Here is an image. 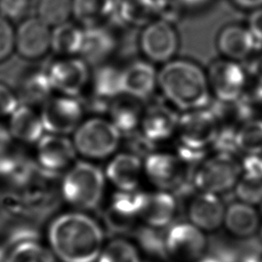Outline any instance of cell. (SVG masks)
Wrapping results in <instances>:
<instances>
[{
	"mask_svg": "<svg viewBox=\"0 0 262 262\" xmlns=\"http://www.w3.org/2000/svg\"><path fill=\"white\" fill-rule=\"evenodd\" d=\"M143 162L134 152H120L106 165L105 177L121 191L137 190L141 181Z\"/></svg>",
	"mask_w": 262,
	"mask_h": 262,
	"instance_id": "cell-16",
	"label": "cell"
},
{
	"mask_svg": "<svg viewBox=\"0 0 262 262\" xmlns=\"http://www.w3.org/2000/svg\"><path fill=\"white\" fill-rule=\"evenodd\" d=\"M166 247L169 257L180 262H196L207 250V237L190 222H177L168 227Z\"/></svg>",
	"mask_w": 262,
	"mask_h": 262,
	"instance_id": "cell-10",
	"label": "cell"
},
{
	"mask_svg": "<svg viewBox=\"0 0 262 262\" xmlns=\"http://www.w3.org/2000/svg\"><path fill=\"white\" fill-rule=\"evenodd\" d=\"M84 107L76 96L59 95L48 98L40 113L45 131L51 134L67 135L75 132L81 124Z\"/></svg>",
	"mask_w": 262,
	"mask_h": 262,
	"instance_id": "cell-8",
	"label": "cell"
},
{
	"mask_svg": "<svg viewBox=\"0 0 262 262\" xmlns=\"http://www.w3.org/2000/svg\"><path fill=\"white\" fill-rule=\"evenodd\" d=\"M117 0H73V14L86 27L97 26L112 18Z\"/></svg>",
	"mask_w": 262,
	"mask_h": 262,
	"instance_id": "cell-28",
	"label": "cell"
},
{
	"mask_svg": "<svg viewBox=\"0 0 262 262\" xmlns=\"http://www.w3.org/2000/svg\"><path fill=\"white\" fill-rule=\"evenodd\" d=\"M142 29L139 46L143 55L152 62L166 63L172 60L179 46L173 24L157 18Z\"/></svg>",
	"mask_w": 262,
	"mask_h": 262,
	"instance_id": "cell-11",
	"label": "cell"
},
{
	"mask_svg": "<svg viewBox=\"0 0 262 262\" xmlns=\"http://www.w3.org/2000/svg\"><path fill=\"white\" fill-rule=\"evenodd\" d=\"M52 90L53 87L46 71L31 70L20 78L17 96L23 104L32 106L39 103L43 104L50 98Z\"/></svg>",
	"mask_w": 262,
	"mask_h": 262,
	"instance_id": "cell-25",
	"label": "cell"
},
{
	"mask_svg": "<svg viewBox=\"0 0 262 262\" xmlns=\"http://www.w3.org/2000/svg\"><path fill=\"white\" fill-rule=\"evenodd\" d=\"M15 48L26 59H39L51 48L49 27L38 17H29L20 23L15 33Z\"/></svg>",
	"mask_w": 262,
	"mask_h": 262,
	"instance_id": "cell-14",
	"label": "cell"
},
{
	"mask_svg": "<svg viewBox=\"0 0 262 262\" xmlns=\"http://www.w3.org/2000/svg\"><path fill=\"white\" fill-rule=\"evenodd\" d=\"M31 7V0H0V15L8 20L25 17Z\"/></svg>",
	"mask_w": 262,
	"mask_h": 262,
	"instance_id": "cell-38",
	"label": "cell"
},
{
	"mask_svg": "<svg viewBox=\"0 0 262 262\" xmlns=\"http://www.w3.org/2000/svg\"><path fill=\"white\" fill-rule=\"evenodd\" d=\"M114 17L125 25L144 28L157 19L155 0H117Z\"/></svg>",
	"mask_w": 262,
	"mask_h": 262,
	"instance_id": "cell-26",
	"label": "cell"
},
{
	"mask_svg": "<svg viewBox=\"0 0 262 262\" xmlns=\"http://www.w3.org/2000/svg\"><path fill=\"white\" fill-rule=\"evenodd\" d=\"M249 72L256 80V84L262 86V53L253 58L249 66Z\"/></svg>",
	"mask_w": 262,
	"mask_h": 262,
	"instance_id": "cell-43",
	"label": "cell"
},
{
	"mask_svg": "<svg viewBox=\"0 0 262 262\" xmlns=\"http://www.w3.org/2000/svg\"><path fill=\"white\" fill-rule=\"evenodd\" d=\"M53 89L63 95H79L89 80L88 63L82 58L64 57L53 61L46 71Z\"/></svg>",
	"mask_w": 262,
	"mask_h": 262,
	"instance_id": "cell-13",
	"label": "cell"
},
{
	"mask_svg": "<svg viewBox=\"0 0 262 262\" xmlns=\"http://www.w3.org/2000/svg\"><path fill=\"white\" fill-rule=\"evenodd\" d=\"M226 229L237 238L255 235L260 225V217L253 206L243 202L231 203L224 214Z\"/></svg>",
	"mask_w": 262,
	"mask_h": 262,
	"instance_id": "cell-23",
	"label": "cell"
},
{
	"mask_svg": "<svg viewBox=\"0 0 262 262\" xmlns=\"http://www.w3.org/2000/svg\"><path fill=\"white\" fill-rule=\"evenodd\" d=\"M122 83L124 95L143 100L158 86V72L150 62L136 60L122 71Z\"/></svg>",
	"mask_w": 262,
	"mask_h": 262,
	"instance_id": "cell-18",
	"label": "cell"
},
{
	"mask_svg": "<svg viewBox=\"0 0 262 262\" xmlns=\"http://www.w3.org/2000/svg\"><path fill=\"white\" fill-rule=\"evenodd\" d=\"M241 175L242 165L233 155L216 152L200 163L192 182L200 191L219 195L234 188Z\"/></svg>",
	"mask_w": 262,
	"mask_h": 262,
	"instance_id": "cell-6",
	"label": "cell"
},
{
	"mask_svg": "<svg viewBox=\"0 0 262 262\" xmlns=\"http://www.w3.org/2000/svg\"><path fill=\"white\" fill-rule=\"evenodd\" d=\"M136 243L141 251L156 259L169 258L166 247V233L161 228L147 224L135 227L132 231Z\"/></svg>",
	"mask_w": 262,
	"mask_h": 262,
	"instance_id": "cell-31",
	"label": "cell"
},
{
	"mask_svg": "<svg viewBox=\"0 0 262 262\" xmlns=\"http://www.w3.org/2000/svg\"><path fill=\"white\" fill-rule=\"evenodd\" d=\"M50 250L59 262H96L104 233L98 222L82 212H67L49 224Z\"/></svg>",
	"mask_w": 262,
	"mask_h": 262,
	"instance_id": "cell-1",
	"label": "cell"
},
{
	"mask_svg": "<svg viewBox=\"0 0 262 262\" xmlns=\"http://www.w3.org/2000/svg\"><path fill=\"white\" fill-rule=\"evenodd\" d=\"M73 14V0H38L37 17L48 27L68 23Z\"/></svg>",
	"mask_w": 262,
	"mask_h": 262,
	"instance_id": "cell-33",
	"label": "cell"
},
{
	"mask_svg": "<svg viewBox=\"0 0 262 262\" xmlns=\"http://www.w3.org/2000/svg\"><path fill=\"white\" fill-rule=\"evenodd\" d=\"M4 262H59L50 249L34 238L16 243L10 248Z\"/></svg>",
	"mask_w": 262,
	"mask_h": 262,
	"instance_id": "cell-30",
	"label": "cell"
},
{
	"mask_svg": "<svg viewBox=\"0 0 262 262\" xmlns=\"http://www.w3.org/2000/svg\"><path fill=\"white\" fill-rule=\"evenodd\" d=\"M237 262H262V236L236 239Z\"/></svg>",
	"mask_w": 262,
	"mask_h": 262,
	"instance_id": "cell-37",
	"label": "cell"
},
{
	"mask_svg": "<svg viewBox=\"0 0 262 262\" xmlns=\"http://www.w3.org/2000/svg\"><path fill=\"white\" fill-rule=\"evenodd\" d=\"M248 29L258 43H262V7L253 9L248 18Z\"/></svg>",
	"mask_w": 262,
	"mask_h": 262,
	"instance_id": "cell-42",
	"label": "cell"
},
{
	"mask_svg": "<svg viewBox=\"0 0 262 262\" xmlns=\"http://www.w3.org/2000/svg\"><path fill=\"white\" fill-rule=\"evenodd\" d=\"M207 77L211 93L218 101H235L246 92L248 77L238 61L227 58L215 60L210 64Z\"/></svg>",
	"mask_w": 262,
	"mask_h": 262,
	"instance_id": "cell-7",
	"label": "cell"
},
{
	"mask_svg": "<svg viewBox=\"0 0 262 262\" xmlns=\"http://www.w3.org/2000/svg\"><path fill=\"white\" fill-rule=\"evenodd\" d=\"M186 164L178 155L151 151L143 162V171L154 185L171 192L179 190L185 184Z\"/></svg>",
	"mask_w": 262,
	"mask_h": 262,
	"instance_id": "cell-9",
	"label": "cell"
},
{
	"mask_svg": "<svg viewBox=\"0 0 262 262\" xmlns=\"http://www.w3.org/2000/svg\"><path fill=\"white\" fill-rule=\"evenodd\" d=\"M121 132L102 118L84 121L74 132L76 150L87 159H105L116 151L121 141Z\"/></svg>",
	"mask_w": 262,
	"mask_h": 262,
	"instance_id": "cell-5",
	"label": "cell"
},
{
	"mask_svg": "<svg viewBox=\"0 0 262 262\" xmlns=\"http://www.w3.org/2000/svg\"><path fill=\"white\" fill-rule=\"evenodd\" d=\"M76 148L66 135L46 134L37 142V162L39 169L49 175H57L68 167L72 166Z\"/></svg>",
	"mask_w": 262,
	"mask_h": 262,
	"instance_id": "cell-12",
	"label": "cell"
},
{
	"mask_svg": "<svg viewBox=\"0 0 262 262\" xmlns=\"http://www.w3.org/2000/svg\"><path fill=\"white\" fill-rule=\"evenodd\" d=\"M261 214H262V204H261Z\"/></svg>",
	"mask_w": 262,
	"mask_h": 262,
	"instance_id": "cell-47",
	"label": "cell"
},
{
	"mask_svg": "<svg viewBox=\"0 0 262 262\" xmlns=\"http://www.w3.org/2000/svg\"><path fill=\"white\" fill-rule=\"evenodd\" d=\"M44 131L40 114H37L31 105L19 104L10 115L9 132L12 137L24 143L38 142Z\"/></svg>",
	"mask_w": 262,
	"mask_h": 262,
	"instance_id": "cell-22",
	"label": "cell"
},
{
	"mask_svg": "<svg viewBox=\"0 0 262 262\" xmlns=\"http://www.w3.org/2000/svg\"><path fill=\"white\" fill-rule=\"evenodd\" d=\"M176 212L177 202L174 194L160 189L155 192L144 193L139 217L145 224L162 229L173 222Z\"/></svg>",
	"mask_w": 262,
	"mask_h": 262,
	"instance_id": "cell-20",
	"label": "cell"
},
{
	"mask_svg": "<svg viewBox=\"0 0 262 262\" xmlns=\"http://www.w3.org/2000/svg\"><path fill=\"white\" fill-rule=\"evenodd\" d=\"M234 194L239 202L248 205L262 204V176L243 174L234 186Z\"/></svg>",
	"mask_w": 262,
	"mask_h": 262,
	"instance_id": "cell-35",
	"label": "cell"
},
{
	"mask_svg": "<svg viewBox=\"0 0 262 262\" xmlns=\"http://www.w3.org/2000/svg\"><path fill=\"white\" fill-rule=\"evenodd\" d=\"M237 6L246 9H256L262 7V0H232Z\"/></svg>",
	"mask_w": 262,
	"mask_h": 262,
	"instance_id": "cell-45",
	"label": "cell"
},
{
	"mask_svg": "<svg viewBox=\"0 0 262 262\" xmlns=\"http://www.w3.org/2000/svg\"><path fill=\"white\" fill-rule=\"evenodd\" d=\"M206 254L219 262H237L236 239L223 234H212L207 237Z\"/></svg>",
	"mask_w": 262,
	"mask_h": 262,
	"instance_id": "cell-36",
	"label": "cell"
},
{
	"mask_svg": "<svg viewBox=\"0 0 262 262\" xmlns=\"http://www.w3.org/2000/svg\"><path fill=\"white\" fill-rule=\"evenodd\" d=\"M237 150L249 155H262V119H250L236 129Z\"/></svg>",
	"mask_w": 262,
	"mask_h": 262,
	"instance_id": "cell-32",
	"label": "cell"
},
{
	"mask_svg": "<svg viewBox=\"0 0 262 262\" xmlns=\"http://www.w3.org/2000/svg\"><path fill=\"white\" fill-rule=\"evenodd\" d=\"M18 105V96L6 85L0 83V117L11 115Z\"/></svg>",
	"mask_w": 262,
	"mask_h": 262,
	"instance_id": "cell-41",
	"label": "cell"
},
{
	"mask_svg": "<svg viewBox=\"0 0 262 262\" xmlns=\"http://www.w3.org/2000/svg\"><path fill=\"white\" fill-rule=\"evenodd\" d=\"M15 47V33L8 19L0 15V62L7 59Z\"/></svg>",
	"mask_w": 262,
	"mask_h": 262,
	"instance_id": "cell-39",
	"label": "cell"
},
{
	"mask_svg": "<svg viewBox=\"0 0 262 262\" xmlns=\"http://www.w3.org/2000/svg\"><path fill=\"white\" fill-rule=\"evenodd\" d=\"M105 186L104 173L94 164L79 161L67 171L61 181V195L79 210H93L100 204Z\"/></svg>",
	"mask_w": 262,
	"mask_h": 262,
	"instance_id": "cell-4",
	"label": "cell"
},
{
	"mask_svg": "<svg viewBox=\"0 0 262 262\" xmlns=\"http://www.w3.org/2000/svg\"><path fill=\"white\" fill-rule=\"evenodd\" d=\"M11 138H12V136H11L9 130L4 128L0 124V155L7 151L8 147L11 143Z\"/></svg>",
	"mask_w": 262,
	"mask_h": 262,
	"instance_id": "cell-44",
	"label": "cell"
},
{
	"mask_svg": "<svg viewBox=\"0 0 262 262\" xmlns=\"http://www.w3.org/2000/svg\"><path fill=\"white\" fill-rule=\"evenodd\" d=\"M179 116L169 105L156 102L143 111L141 134L152 144L164 141L176 133Z\"/></svg>",
	"mask_w": 262,
	"mask_h": 262,
	"instance_id": "cell-15",
	"label": "cell"
},
{
	"mask_svg": "<svg viewBox=\"0 0 262 262\" xmlns=\"http://www.w3.org/2000/svg\"><path fill=\"white\" fill-rule=\"evenodd\" d=\"M157 18L173 24L183 8L180 0H155Z\"/></svg>",
	"mask_w": 262,
	"mask_h": 262,
	"instance_id": "cell-40",
	"label": "cell"
},
{
	"mask_svg": "<svg viewBox=\"0 0 262 262\" xmlns=\"http://www.w3.org/2000/svg\"><path fill=\"white\" fill-rule=\"evenodd\" d=\"M93 97L110 102L123 94L122 71L111 64H100L92 77Z\"/></svg>",
	"mask_w": 262,
	"mask_h": 262,
	"instance_id": "cell-27",
	"label": "cell"
},
{
	"mask_svg": "<svg viewBox=\"0 0 262 262\" xmlns=\"http://www.w3.org/2000/svg\"><path fill=\"white\" fill-rule=\"evenodd\" d=\"M258 41L248 28L239 25L224 27L217 37V47L223 56L234 61L249 58L256 50Z\"/></svg>",
	"mask_w": 262,
	"mask_h": 262,
	"instance_id": "cell-19",
	"label": "cell"
},
{
	"mask_svg": "<svg viewBox=\"0 0 262 262\" xmlns=\"http://www.w3.org/2000/svg\"><path fill=\"white\" fill-rule=\"evenodd\" d=\"M211 0H180L183 7L187 8H199L205 6Z\"/></svg>",
	"mask_w": 262,
	"mask_h": 262,
	"instance_id": "cell-46",
	"label": "cell"
},
{
	"mask_svg": "<svg viewBox=\"0 0 262 262\" xmlns=\"http://www.w3.org/2000/svg\"><path fill=\"white\" fill-rule=\"evenodd\" d=\"M96 262H140V257L133 244L118 237L103 246Z\"/></svg>",
	"mask_w": 262,
	"mask_h": 262,
	"instance_id": "cell-34",
	"label": "cell"
},
{
	"mask_svg": "<svg viewBox=\"0 0 262 262\" xmlns=\"http://www.w3.org/2000/svg\"><path fill=\"white\" fill-rule=\"evenodd\" d=\"M84 38V30L72 23H64L51 32V49L62 56L80 54Z\"/></svg>",
	"mask_w": 262,
	"mask_h": 262,
	"instance_id": "cell-29",
	"label": "cell"
},
{
	"mask_svg": "<svg viewBox=\"0 0 262 262\" xmlns=\"http://www.w3.org/2000/svg\"><path fill=\"white\" fill-rule=\"evenodd\" d=\"M116 47V39L107 29L99 25L91 26L84 30L80 54L88 64L98 66L112 55Z\"/></svg>",
	"mask_w": 262,
	"mask_h": 262,
	"instance_id": "cell-21",
	"label": "cell"
},
{
	"mask_svg": "<svg viewBox=\"0 0 262 262\" xmlns=\"http://www.w3.org/2000/svg\"><path fill=\"white\" fill-rule=\"evenodd\" d=\"M158 86L167 100L183 112L206 108L211 100L207 73L191 60L166 62L158 72Z\"/></svg>",
	"mask_w": 262,
	"mask_h": 262,
	"instance_id": "cell-2",
	"label": "cell"
},
{
	"mask_svg": "<svg viewBox=\"0 0 262 262\" xmlns=\"http://www.w3.org/2000/svg\"><path fill=\"white\" fill-rule=\"evenodd\" d=\"M111 122L117 127L121 134H131L140 127L143 108L140 100L126 95L117 97L108 107Z\"/></svg>",
	"mask_w": 262,
	"mask_h": 262,
	"instance_id": "cell-24",
	"label": "cell"
},
{
	"mask_svg": "<svg viewBox=\"0 0 262 262\" xmlns=\"http://www.w3.org/2000/svg\"><path fill=\"white\" fill-rule=\"evenodd\" d=\"M219 129V121L212 110L184 112L179 116L176 129L179 143L177 155L187 163L201 160L207 147L214 144Z\"/></svg>",
	"mask_w": 262,
	"mask_h": 262,
	"instance_id": "cell-3",
	"label": "cell"
},
{
	"mask_svg": "<svg viewBox=\"0 0 262 262\" xmlns=\"http://www.w3.org/2000/svg\"><path fill=\"white\" fill-rule=\"evenodd\" d=\"M224 205L218 194L200 191L189 203L187 216L189 222L203 231H214L223 223Z\"/></svg>",
	"mask_w": 262,
	"mask_h": 262,
	"instance_id": "cell-17",
	"label": "cell"
}]
</instances>
